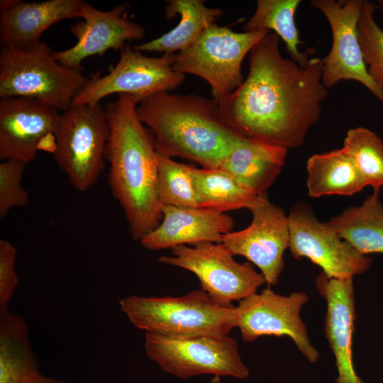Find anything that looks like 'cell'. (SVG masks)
Segmentation results:
<instances>
[{
    "instance_id": "cell-33",
    "label": "cell",
    "mask_w": 383,
    "mask_h": 383,
    "mask_svg": "<svg viewBox=\"0 0 383 383\" xmlns=\"http://www.w3.org/2000/svg\"><path fill=\"white\" fill-rule=\"evenodd\" d=\"M378 3H379V6H380L381 9H382V11H383V0H379V1H378Z\"/></svg>"
},
{
    "instance_id": "cell-6",
    "label": "cell",
    "mask_w": 383,
    "mask_h": 383,
    "mask_svg": "<svg viewBox=\"0 0 383 383\" xmlns=\"http://www.w3.org/2000/svg\"><path fill=\"white\" fill-rule=\"evenodd\" d=\"M109 133L99 103L72 104L60 114L53 157L78 191L91 188L101 174Z\"/></svg>"
},
{
    "instance_id": "cell-10",
    "label": "cell",
    "mask_w": 383,
    "mask_h": 383,
    "mask_svg": "<svg viewBox=\"0 0 383 383\" xmlns=\"http://www.w3.org/2000/svg\"><path fill=\"white\" fill-rule=\"evenodd\" d=\"M174 54L148 57L127 44L116 65L105 76L94 74L72 104L99 103L113 94H128L138 102L158 92L178 87L185 75L172 68Z\"/></svg>"
},
{
    "instance_id": "cell-22",
    "label": "cell",
    "mask_w": 383,
    "mask_h": 383,
    "mask_svg": "<svg viewBox=\"0 0 383 383\" xmlns=\"http://www.w3.org/2000/svg\"><path fill=\"white\" fill-rule=\"evenodd\" d=\"M223 12L221 9L206 6L203 0L168 1L165 9V17L170 19L179 14V23L165 34L134 48L140 52H179L192 45Z\"/></svg>"
},
{
    "instance_id": "cell-2",
    "label": "cell",
    "mask_w": 383,
    "mask_h": 383,
    "mask_svg": "<svg viewBox=\"0 0 383 383\" xmlns=\"http://www.w3.org/2000/svg\"><path fill=\"white\" fill-rule=\"evenodd\" d=\"M138 103L132 95L121 94L104 108L110 128L104 156L109 182L136 240L162 220L157 153L152 133L138 118Z\"/></svg>"
},
{
    "instance_id": "cell-26",
    "label": "cell",
    "mask_w": 383,
    "mask_h": 383,
    "mask_svg": "<svg viewBox=\"0 0 383 383\" xmlns=\"http://www.w3.org/2000/svg\"><path fill=\"white\" fill-rule=\"evenodd\" d=\"M192 177L199 207L222 213L240 209H249L258 196L220 168L192 166Z\"/></svg>"
},
{
    "instance_id": "cell-15",
    "label": "cell",
    "mask_w": 383,
    "mask_h": 383,
    "mask_svg": "<svg viewBox=\"0 0 383 383\" xmlns=\"http://www.w3.org/2000/svg\"><path fill=\"white\" fill-rule=\"evenodd\" d=\"M59 111L36 99L6 97L0 99V159L28 163L41 143L54 138Z\"/></svg>"
},
{
    "instance_id": "cell-27",
    "label": "cell",
    "mask_w": 383,
    "mask_h": 383,
    "mask_svg": "<svg viewBox=\"0 0 383 383\" xmlns=\"http://www.w3.org/2000/svg\"><path fill=\"white\" fill-rule=\"evenodd\" d=\"M342 149L351 158L366 185L373 189L383 187V141L371 130L350 128Z\"/></svg>"
},
{
    "instance_id": "cell-3",
    "label": "cell",
    "mask_w": 383,
    "mask_h": 383,
    "mask_svg": "<svg viewBox=\"0 0 383 383\" xmlns=\"http://www.w3.org/2000/svg\"><path fill=\"white\" fill-rule=\"evenodd\" d=\"M137 113L152 133L158 155L202 168H218L245 137L221 120L217 101L195 94L158 92L140 101Z\"/></svg>"
},
{
    "instance_id": "cell-14",
    "label": "cell",
    "mask_w": 383,
    "mask_h": 383,
    "mask_svg": "<svg viewBox=\"0 0 383 383\" xmlns=\"http://www.w3.org/2000/svg\"><path fill=\"white\" fill-rule=\"evenodd\" d=\"M249 210L251 223L225 235L222 243L233 255L243 256L257 266L270 287L278 283L284 268L283 257L289 240L288 218L266 194L258 196Z\"/></svg>"
},
{
    "instance_id": "cell-19",
    "label": "cell",
    "mask_w": 383,
    "mask_h": 383,
    "mask_svg": "<svg viewBox=\"0 0 383 383\" xmlns=\"http://www.w3.org/2000/svg\"><path fill=\"white\" fill-rule=\"evenodd\" d=\"M84 1L48 0L0 1V40L2 47L18 50L38 45L41 35L53 24L80 17Z\"/></svg>"
},
{
    "instance_id": "cell-11",
    "label": "cell",
    "mask_w": 383,
    "mask_h": 383,
    "mask_svg": "<svg viewBox=\"0 0 383 383\" xmlns=\"http://www.w3.org/2000/svg\"><path fill=\"white\" fill-rule=\"evenodd\" d=\"M287 218L289 249L295 259L306 257L335 279L353 278L371 267L370 257L360 253L326 223L320 222L309 206L295 205Z\"/></svg>"
},
{
    "instance_id": "cell-9",
    "label": "cell",
    "mask_w": 383,
    "mask_h": 383,
    "mask_svg": "<svg viewBox=\"0 0 383 383\" xmlns=\"http://www.w3.org/2000/svg\"><path fill=\"white\" fill-rule=\"evenodd\" d=\"M172 256H162L159 262L183 268L194 273L201 289L215 301L231 305L253 294L265 282L250 262L239 263L222 243L202 242L178 245L171 249Z\"/></svg>"
},
{
    "instance_id": "cell-17",
    "label": "cell",
    "mask_w": 383,
    "mask_h": 383,
    "mask_svg": "<svg viewBox=\"0 0 383 383\" xmlns=\"http://www.w3.org/2000/svg\"><path fill=\"white\" fill-rule=\"evenodd\" d=\"M316 286L326 301L323 331L335 357L336 383H365L355 370L353 358L356 317L353 278H331L321 272Z\"/></svg>"
},
{
    "instance_id": "cell-31",
    "label": "cell",
    "mask_w": 383,
    "mask_h": 383,
    "mask_svg": "<svg viewBox=\"0 0 383 383\" xmlns=\"http://www.w3.org/2000/svg\"><path fill=\"white\" fill-rule=\"evenodd\" d=\"M17 250L9 240H0V311L9 309V304L19 284L16 272Z\"/></svg>"
},
{
    "instance_id": "cell-29",
    "label": "cell",
    "mask_w": 383,
    "mask_h": 383,
    "mask_svg": "<svg viewBox=\"0 0 383 383\" xmlns=\"http://www.w3.org/2000/svg\"><path fill=\"white\" fill-rule=\"evenodd\" d=\"M377 8L376 4L363 0L357 33L368 74L383 90V30L374 19Z\"/></svg>"
},
{
    "instance_id": "cell-12",
    "label": "cell",
    "mask_w": 383,
    "mask_h": 383,
    "mask_svg": "<svg viewBox=\"0 0 383 383\" xmlns=\"http://www.w3.org/2000/svg\"><path fill=\"white\" fill-rule=\"evenodd\" d=\"M308 301L305 292L284 296L267 287L239 301L236 328L245 342H253L263 335L288 336L308 361L314 363L320 354L311 343L301 318V309Z\"/></svg>"
},
{
    "instance_id": "cell-20",
    "label": "cell",
    "mask_w": 383,
    "mask_h": 383,
    "mask_svg": "<svg viewBox=\"0 0 383 383\" xmlns=\"http://www.w3.org/2000/svg\"><path fill=\"white\" fill-rule=\"evenodd\" d=\"M0 383H67L41 374L25 319L0 311Z\"/></svg>"
},
{
    "instance_id": "cell-7",
    "label": "cell",
    "mask_w": 383,
    "mask_h": 383,
    "mask_svg": "<svg viewBox=\"0 0 383 383\" xmlns=\"http://www.w3.org/2000/svg\"><path fill=\"white\" fill-rule=\"evenodd\" d=\"M270 31L234 32L226 26L211 25L187 49L175 53L172 68L196 75L211 86L218 101L243 83L242 63L252 48Z\"/></svg>"
},
{
    "instance_id": "cell-4",
    "label": "cell",
    "mask_w": 383,
    "mask_h": 383,
    "mask_svg": "<svg viewBox=\"0 0 383 383\" xmlns=\"http://www.w3.org/2000/svg\"><path fill=\"white\" fill-rule=\"evenodd\" d=\"M138 329L174 338L229 335L236 327V306L224 305L202 289L177 297L136 295L119 301Z\"/></svg>"
},
{
    "instance_id": "cell-30",
    "label": "cell",
    "mask_w": 383,
    "mask_h": 383,
    "mask_svg": "<svg viewBox=\"0 0 383 383\" xmlns=\"http://www.w3.org/2000/svg\"><path fill=\"white\" fill-rule=\"evenodd\" d=\"M26 163L7 160L0 163V218H4L13 207L26 206L29 196L21 180Z\"/></svg>"
},
{
    "instance_id": "cell-16",
    "label": "cell",
    "mask_w": 383,
    "mask_h": 383,
    "mask_svg": "<svg viewBox=\"0 0 383 383\" xmlns=\"http://www.w3.org/2000/svg\"><path fill=\"white\" fill-rule=\"evenodd\" d=\"M126 4H120L110 11L99 10L84 1L80 18L70 27L76 38V44L67 50L54 52L61 65L82 70V62L93 55H102L107 50H122L128 41L142 40L145 28L124 16Z\"/></svg>"
},
{
    "instance_id": "cell-1",
    "label": "cell",
    "mask_w": 383,
    "mask_h": 383,
    "mask_svg": "<svg viewBox=\"0 0 383 383\" xmlns=\"http://www.w3.org/2000/svg\"><path fill=\"white\" fill-rule=\"evenodd\" d=\"M279 38L265 35L251 50L240 86L218 102L221 120L243 135L286 149L301 146L328 96L322 62L301 67L284 57Z\"/></svg>"
},
{
    "instance_id": "cell-28",
    "label": "cell",
    "mask_w": 383,
    "mask_h": 383,
    "mask_svg": "<svg viewBox=\"0 0 383 383\" xmlns=\"http://www.w3.org/2000/svg\"><path fill=\"white\" fill-rule=\"evenodd\" d=\"M158 194L162 205L199 207L192 165L157 154Z\"/></svg>"
},
{
    "instance_id": "cell-25",
    "label": "cell",
    "mask_w": 383,
    "mask_h": 383,
    "mask_svg": "<svg viewBox=\"0 0 383 383\" xmlns=\"http://www.w3.org/2000/svg\"><path fill=\"white\" fill-rule=\"evenodd\" d=\"M300 0H258L254 14L243 26L244 31H273L286 45L290 59L304 67L310 58L301 51L302 44L295 23L296 11Z\"/></svg>"
},
{
    "instance_id": "cell-23",
    "label": "cell",
    "mask_w": 383,
    "mask_h": 383,
    "mask_svg": "<svg viewBox=\"0 0 383 383\" xmlns=\"http://www.w3.org/2000/svg\"><path fill=\"white\" fill-rule=\"evenodd\" d=\"M374 189L358 206H350L326 224L362 255L383 253V205Z\"/></svg>"
},
{
    "instance_id": "cell-8",
    "label": "cell",
    "mask_w": 383,
    "mask_h": 383,
    "mask_svg": "<svg viewBox=\"0 0 383 383\" xmlns=\"http://www.w3.org/2000/svg\"><path fill=\"white\" fill-rule=\"evenodd\" d=\"M145 350L162 371L183 379L201 374L243 379L250 375L237 341L229 335L174 338L145 333Z\"/></svg>"
},
{
    "instance_id": "cell-32",
    "label": "cell",
    "mask_w": 383,
    "mask_h": 383,
    "mask_svg": "<svg viewBox=\"0 0 383 383\" xmlns=\"http://www.w3.org/2000/svg\"><path fill=\"white\" fill-rule=\"evenodd\" d=\"M211 383H226L220 380V377H214L212 379Z\"/></svg>"
},
{
    "instance_id": "cell-13",
    "label": "cell",
    "mask_w": 383,
    "mask_h": 383,
    "mask_svg": "<svg viewBox=\"0 0 383 383\" xmlns=\"http://www.w3.org/2000/svg\"><path fill=\"white\" fill-rule=\"evenodd\" d=\"M310 4L325 16L332 33L331 50L321 59L325 87L328 89L342 80L357 81L383 104V90L368 74L358 38L363 0H313Z\"/></svg>"
},
{
    "instance_id": "cell-21",
    "label": "cell",
    "mask_w": 383,
    "mask_h": 383,
    "mask_svg": "<svg viewBox=\"0 0 383 383\" xmlns=\"http://www.w3.org/2000/svg\"><path fill=\"white\" fill-rule=\"evenodd\" d=\"M287 149L244 137L218 168L255 195H262L281 172Z\"/></svg>"
},
{
    "instance_id": "cell-18",
    "label": "cell",
    "mask_w": 383,
    "mask_h": 383,
    "mask_svg": "<svg viewBox=\"0 0 383 383\" xmlns=\"http://www.w3.org/2000/svg\"><path fill=\"white\" fill-rule=\"evenodd\" d=\"M162 220L139 242L146 249L158 250L202 242L222 243L233 231L231 216L202 207H177L162 205Z\"/></svg>"
},
{
    "instance_id": "cell-24",
    "label": "cell",
    "mask_w": 383,
    "mask_h": 383,
    "mask_svg": "<svg viewBox=\"0 0 383 383\" xmlns=\"http://www.w3.org/2000/svg\"><path fill=\"white\" fill-rule=\"evenodd\" d=\"M306 170L311 197L350 196L367 186L353 161L342 148L313 155L307 160Z\"/></svg>"
},
{
    "instance_id": "cell-5",
    "label": "cell",
    "mask_w": 383,
    "mask_h": 383,
    "mask_svg": "<svg viewBox=\"0 0 383 383\" xmlns=\"http://www.w3.org/2000/svg\"><path fill=\"white\" fill-rule=\"evenodd\" d=\"M89 81L82 70L59 63L45 42L0 50V98L34 99L63 112Z\"/></svg>"
}]
</instances>
